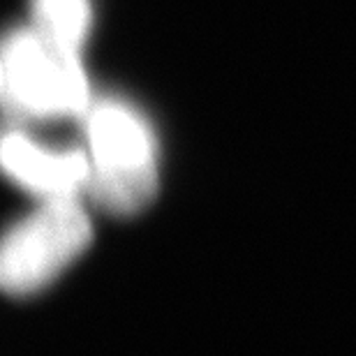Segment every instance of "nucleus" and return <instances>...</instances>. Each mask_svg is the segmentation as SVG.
Listing matches in <instances>:
<instances>
[{"instance_id":"nucleus-3","label":"nucleus","mask_w":356,"mask_h":356,"mask_svg":"<svg viewBox=\"0 0 356 356\" xmlns=\"http://www.w3.org/2000/svg\"><path fill=\"white\" fill-rule=\"evenodd\" d=\"M90 243V220L76 197L47 199L7 234L0 257L3 287L24 296L56 280Z\"/></svg>"},{"instance_id":"nucleus-2","label":"nucleus","mask_w":356,"mask_h":356,"mask_svg":"<svg viewBox=\"0 0 356 356\" xmlns=\"http://www.w3.org/2000/svg\"><path fill=\"white\" fill-rule=\"evenodd\" d=\"M3 97L17 118H58L88 106L74 51L38 33H14L3 54Z\"/></svg>"},{"instance_id":"nucleus-1","label":"nucleus","mask_w":356,"mask_h":356,"mask_svg":"<svg viewBox=\"0 0 356 356\" xmlns=\"http://www.w3.org/2000/svg\"><path fill=\"white\" fill-rule=\"evenodd\" d=\"M88 190L106 211L127 216L151 202L158 188L153 137L130 106L95 104L88 111Z\"/></svg>"},{"instance_id":"nucleus-4","label":"nucleus","mask_w":356,"mask_h":356,"mask_svg":"<svg viewBox=\"0 0 356 356\" xmlns=\"http://www.w3.org/2000/svg\"><path fill=\"white\" fill-rule=\"evenodd\" d=\"M3 162L14 181L44 199L76 197L90 181L88 155L44 151L19 132L5 137Z\"/></svg>"},{"instance_id":"nucleus-5","label":"nucleus","mask_w":356,"mask_h":356,"mask_svg":"<svg viewBox=\"0 0 356 356\" xmlns=\"http://www.w3.org/2000/svg\"><path fill=\"white\" fill-rule=\"evenodd\" d=\"M40 28L38 31L56 44L76 51L88 31V0H35Z\"/></svg>"}]
</instances>
